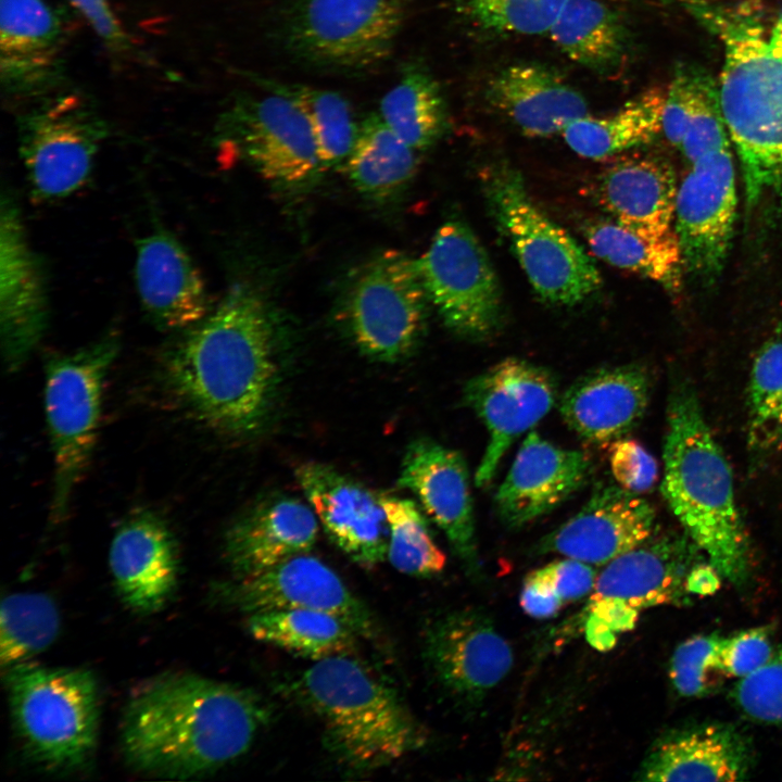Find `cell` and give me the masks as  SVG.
I'll return each instance as SVG.
<instances>
[{"instance_id": "1", "label": "cell", "mask_w": 782, "mask_h": 782, "mask_svg": "<svg viewBox=\"0 0 782 782\" xmlns=\"http://www.w3.org/2000/svg\"><path fill=\"white\" fill-rule=\"evenodd\" d=\"M162 369L168 389L202 424L231 437L255 433L279 381L278 332L267 303L250 285L235 283L179 332Z\"/></svg>"}, {"instance_id": "2", "label": "cell", "mask_w": 782, "mask_h": 782, "mask_svg": "<svg viewBox=\"0 0 782 782\" xmlns=\"http://www.w3.org/2000/svg\"><path fill=\"white\" fill-rule=\"evenodd\" d=\"M273 715L272 705L251 689L193 673H166L139 686L127 701L121 747L137 771L201 777L244 755Z\"/></svg>"}, {"instance_id": "3", "label": "cell", "mask_w": 782, "mask_h": 782, "mask_svg": "<svg viewBox=\"0 0 782 782\" xmlns=\"http://www.w3.org/2000/svg\"><path fill=\"white\" fill-rule=\"evenodd\" d=\"M685 7L723 47L719 104L746 202L782 197V10L770 17L749 2L685 0Z\"/></svg>"}, {"instance_id": "4", "label": "cell", "mask_w": 782, "mask_h": 782, "mask_svg": "<svg viewBox=\"0 0 782 782\" xmlns=\"http://www.w3.org/2000/svg\"><path fill=\"white\" fill-rule=\"evenodd\" d=\"M661 491L707 562L730 582H745L749 545L732 470L695 391L684 381L676 382L669 394Z\"/></svg>"}, {"instance_id": "5", "label": "cell", "mask_w": 782, "mask_h": 782, "mask_svg": "<svg viewBox=\"0 0 782 782\" xmlns=\"http://www.w3.org/2000/svg\"><path fill=\"white\" fill-rule=\"evenodd\" d=\"M288 690L320 721L326 748L348 769L373 771L427 744L396 691L352 655L314 661Z\"/></svg>"}, {"instance_id": "6", "label": "cell", "mask_w": 782, "mask_h": 782, "mask_svg": "<svg viewBox=\"0 0 782 782\" xmlns=\"http://www.w3.org/2000/svg\"><path fill=\"white\" fill-rule=\"evenodd\" d=\"M4 671L13 728L26 756L51 772L86 767L94 755L100 720L93 673L33 661Z\"/></svg>"}, {"instance_id": "7", "label": "cell", "mask_w": 782, "mask_h": 782, "mask_svg": "<svg viewBox=\"0 0 782 782\" xmlns=\"http://www.w3.org/2000/svg\"><path fill=\"white\" fill-rule=\"evenodd\" d=\"M481 182L497 229L544 301L571 306L600 290L593 258L534 203L518 169L504 162L490 165Z\"/></svg>"}, {"instance_id": "8", "label": "cell", "mask_w": 782, "mask_h": 782, "mask_svg": "<svg viewBox=\"0 0 782 782\" xmlns=\"http://www.w3.org/2000/svg\"><path fill=\"white\" fill-rule=\"evenodd\" d=\"M119 351V338L101 339L46 362L45 411L53 453L50 514L61 521L97 443L104 381Z\"/></svg>"}, {"instance_id": "9", "label": "cell", "mask_w": 782, "mask_h": 782, "mask_svg": "<svg viewBox=\"0 0 782 782\" xmlns=\"http://www.w3.org/2000/svg\"><path fill=\"white\" fill-rule=\"evenodd\" d=\"M406 11L407 0H291L278 37L298 61L356 73L390 56Z\"/></svg>"}, {"instance_id": "10", "label": "cell", "mask_w": 782, "mask_h": 782, "mask_svg": "<svg viewBox=\"0 0 782 782\" xmlns=\"http://www.w3.org/2000/svg\"><path fill=\"white\" fill-rule=\"evenodd\" d=\"M428 302L416 260L399 250H386L356 270L342 298L339 318L364 355L393 363L417 346Z\"/></svg>"}, {"instance_id": "11", "label": "cell", "mask_w": 782, "mask_h": 782, "mask_svg": "<svg viewBox=\"0 0 782 782\" xmlns=\"http://www.w3.org/2000/svg\"><path fill=\"white\" fill-rule=\"evenodd\" d=\"M686 556L684 541L655 531L604 565L582 613L586 642L609 651L635 627L643 610L681 600L688 593Z\"/></svg>"}, {"instance_id": "12", "label": "cell", "mask_w": 782, "mask_h": 782, "mask_svg": "<svg viewBox=\"0 0 782 782\" xmlns=\"http://www.w3.org/2000/svg\"><path fill=\"white\" fill-rule=\"evenodd\" d=\"M416 262L429 302L449 329L478 341L499 329L500 283L485 250L466 224L444 223Z\"/></svg>"}, {"instance_id": "13", "label": "cell", "mask_w": 782, "mask_h": 782, "mask_svg": "<svg viewBox=\"0 0 782 782\" xmlns=\"http://www.w3.org/2000/svg\"><path fill=\"white\" fill-rule=\"evenodd\" d=\"M106 131L76 93L54 97L27 112L18 123V151L33 198L58 200L81 188Z\"/></svg>"}, {"instance_id": "14", "label": "cell", "mask_w": 782, "mask_h": 782, "mask_svg": "<svg viewBox=\"0 0 782 782\" xmlns=\"http://www.w3.org/2000/svg\"><path fill=\"white\" fill-rule=\"evenodd\" d=\"M307 553L252 575L218 582L215 597L223 606L247 616L293 608L328 613L341 619L360 638H375L378 628L368 607L335 570Z\"/></svg>"}, {"instance_id": "15", "label": "cell", "mask_w": 782, "mask_h": 782, "mask_svg": "<svg viewBox=\"0 0 782 782\" xmlns=\"http://www.w3.org/2000/svg\"><path fill=\"white\" fill-rule=\"evenodd\" d=\"M556 398L553 373L517 357L504 358L466 382L463 399L489 434L475 474L477 487L490 484L512 443L552 409Z\"/></svg>"}, {"instance_id": "16", "label": "cell", "mask_w": 782, "mask_h": 782, "mask_svg": "<svg viewBox=\"0 0 782 782\" xmlns=\"http://www.w3.org/2000/svg\"><path fill=\"white\" fill-rule=\"evenodd\" d=\"M424 654L437 683L469 709L481 706L514 665L509 642L478 608L436 618L426 629Z\"/></svg>"}, {"instance_id": "17", "label": "cell", "mask_w": 782, "mask_h": 782, "mask_svg": "<svg viewBox=\"0 0 782 782\" xmlns=\"http://www.w3.org/2000/svg\"><path fill=\"white\" fill-rule=\"evenodd\" d=\"M691 165L678 186L673 229L684 272L712 281L723 268L733 237L735 169L730 148Z\"/></svg>"}, {"instance_id": "18", "label": "cell", "mask_w": 782, "mask_h": 782, "mask_svg": "<svg viewBox=\"0 0 782 782\" xmlns=\"http://www.w3.org/2000/svg\"><path fill=\"white\" fill-rule=\"evenodd\" d=\"M226 124L229 141L272 182L298 187L324 169L308 122L282 96L266 91L262 97L243 98Z\"/></svg>"}, {"instance_id": "19", "label": "cell", "mask_w": 782, "mask_h": 782, "mask_svg": "<svg viewBox=\"0 0 782 782\" xmlns=\"http://www.w3.org/2000/svg\"><path fill=\"white\" fill-rule=\"evenodd\" d=\"M43 270L10 194L0 205V340L8 371L18 370L41 341L48 325Z\"/></svg>"}, {"instance_id": "20", "label": "cell", "mask_w": 782, "mask_h": 782, "mask_svg": "<svg viewBox=\"0 0 782 782\" xmlns=\"http://www.w3.org/2000/svg\"><path fill=\"white\" fill-rule=\"evenodd\" d=\"M398 485L417 496L466 572L480 580L470 476L463 455L433 439L417 438L405 450Z\"/></svg>"}, {"instance_id": "21", "label": "cell", "mask_w": 782, "mask_h": 782, "mask_svg": "<svg viewBox=\"0 0 782 782\" xmlns=\"http://www.w3.org/2000/svg\"><path fill=\"white\" fill-rule=\"evenodd\" d=\"M295 477L318 522L348 557L366 568L387 559L389 527L380 493L317 462L300 465Z\"/></svg>"}, {"instance_id": "22", "label": "cell", "mask_w": 782, "mask_h": 782, "mask_svg": "<svg viewBox=\"0 0 782 782\" xmlns=\"http://www.w3.org/2000/svg\"><path fill=\"white\" fill-rule=\"evenodd\" d=\"M656 514L640 494L598 482L584 505L542 539L539 551L603 567L655 533Z\"/></svg>"}, {"instance_id": "23", "label": "cell", "mask_w": 782, "mask_h": 782, "mask_svg": "<svg viewBox=\"0 0 782 782\" xmlns=\"http://www.w3.org/2000/svg\"><path fill=\"white\" fill-rule=\"evenodd\" d=\"M593 462L530 431L500 484L494 505L504 526L517 529L548 514L589 481Z\"/></svg>"}, {"instance_id": "24", "label": "cell", "mask_w": 782, "mask_h": 782, "mask_svg": "<svg viewBox=\"0 0 782 782\" xmlns=\"http://www.w3.org/2000/svg\"><path fill=\"white\" fill-rule=\"evenodd\" d=\"M109 566L124 604L139 614H154L173 597L178 583L176 540L166 522L151 510L130 515L116 530Z\"/></svg>"}, {"instance_id": "25", "label": "cell", "mask_w": 782, "mask_h": 782, "mask_svg": "<svg viewBox=\"0 0 782 782\" xmlns=\"http://www.w3.org/2000/svg\"><path fill=\"white\" fill-rule=\"evenodd\" d=\"M134 274L141 306L161 330L180 332L211 311L199 269L166 230L156 229L137 241Z\"/></svg>"}, {"instance_id": "26", "label": "cell", "mask_w": 782, "mask_h": 782, "mask_svg": "<svg viewBox=\"0 0 782 782\" xmlns=\"http://www.w3.org/2000/svg\"><path fill=\"white\" fill-rule=\"evenodd\" d=\"M65 28L45 0H0V77L11 94L43 92L60 78Z\"/></svg>"}, {"instance_id": "27", "label": "cell", "mask_w": 782, "mask_h": 782, "mask_svg": "<svg viewBox=\"0 0 782 782\" xmlns=\"http://www.w3.org/2000/svg\"><path fill=\"white\" fill-rule=\"evenodd\" d=\"M651 386V375L643 366L598 368L568 387L560 396L559 413L583 441L609 445L641 420Z\"/></svg>"}, {"instance_id": "28", "label": "cell", "mask_w": 782, "mask_h": 782, "mask_svg": "<svg viewBox=\"0 0 782 782\" xmlns=\"http://www.w3.org/2000/svg\"><path fill=\"white\" fill-rule=\"evenodd\" d=\"M317 534L318 519L311 506L291 496H274L254 505L227 529L224 556L231 577H243L307 553Z\"/></svg>"}, {"instance_id": "29", "label": "cell", "mask_w": 782, "mask_h": 782, "mask_svg": "<svg viewBox=\"0 0 782 782\" xmlns=\"http://www.w3.org/2000/svg\"><path fill=\"white\" fill-rule=\"evenodd\" d=\"M677 191L671 165L640 154L618 157L593 186L595 201L615 222L653 237L674 231Z\"/></svg>"}, {"instance_id": "30", "label": "cell", "mask_w": 782, "mask_h": 782, "mask_svg": "<svg viewBox=\"0 0 782 782\" xmlns=\"http://www.w3.org/2000/svg\"><path fill=\"white\" fill-rule=\"evenodd\" d=\"M489 102L531 137H547L588 115L583 96L554 70L537 63L509 65L488 83Z\"/></svg>"}, {"instance_id": "31", "label": "cell", "mask_w": 782, "mask_h": 782, "mask_svg": "<svg viewBox=\"0 0 782 782\" xmlns=\"http://www.w3.org/2000/svg\"><path fill=\"white\" fill-rule=\"evenodd\" d=\"M751 748L735 730L709 724L660 739L645 757L638 780L736 781L747 777Z\"/></svg>"}, {"instance_id": "32", "label": "cell", "mask_w": 782, "mask_h": 782, "mask_svg": "<svg viewBox=\"0 0 782 782\" xmlns=\"http://www.w3.org/2000/svg\"><path fill=\"white\" fill-rule=\"evenodd\" d=\"M547 33L569 59L597 74L615 73L626 59L628 30L616 0H566Z\"/></svg>"}, {"instance_id": "33", "label": "cell", "mask_w": 782, "mask_h": 782, "mask_svg": "<svg viewBox=\"0 0 782 782\" xmlns=\"http://www.w3.org/2000/svg\"><path fill=\"white\" fill-rule=\"evenodd\" d=\"M666 97L667 88H649L615 113L601 117L585 115L570 123L562 134L580 156L602 160L618 155L663 134Z\"/></svg>"}, {"instance_id": "34", "label": "cell", "mask_w": 782, "mask_h": 782, "mask_svg": "<svg viewBox=\"0 0 782 782\" xmlns=\"http://www.w3.org/2000/svg\"><path fill=\"white\" fill-rule=\"evenodd\" d=\"M583 234L596 257L651 279L671 294L680 291L684 266L674 231L653 237L614 219H595L584 224Z\"/></svg>"}, {"instance_id": "35", "label": "cell", "mask_w": 782, "mask_h": 782, "mask_svg": "<svg viewBox=\"0 0 782 782\" xmlns=\"http://www.w3.org/2000/svg\"><path fill=\"white\" fill-rule=\"evenodd\" d=\"M250 634L314 661L353 655L360 638L336 616L312 609H276L247 616Z\"/></svg>"}, {"instance_id": "36", "label": "cell", "mask_w": 782, "mask_h": 782, "mask_svg": "<svg viewBox=\"0 0 782 782\" xmlns=\"http://www.w3.org/2000/svg\"><path fill=\"white\" fill-rule=\"evenodd\" d=\"M417 152L374 114L360 124L345 168L361 192L384 199L402 190L414 177Z\"/></svg>"}, {"instance_id": "37", "label": "cell", "mask_w": 782, "mask_h": 782, "mask_svg": "<svg viewBox=\"0 0 782 782\" xmlns=\"http://www.w3.org/2000/svg\"><path fill=\"white\" fill-rule=\"evenodd\" d=\"M265 91L282 96L294 103L308 122L324 169L345 167L357 138L348 100L338 92L304 84L256 77Z\"/></svg>"}, {"instance_id": "38", "label": "cell", "mask_w": 782, "mask_h": 782, "mask_svg": "<svg viewBox=\"0 0 782 782\" xmlns=\"http://www.w3.org/2000/svg\"><path fill=\"white\" fill-rule=\"evenodd\" d=\"M378 115L416 151L431 147L446 125L441 89L434 78L417 65H408L382 97Z\"/></svg>"}, {"instance_id": "39", "label": "cell", "mask_w": 782, "mask_h": 782, "mask_svg": "<svg viewBox=\"0 0 782 782\" xmlns=\"http://www.w3.org/2000/svg\"><path fill=\"white\" fill-rule=\"evenodd\" d=\"M747 445L756 457L782 449V320L759 349L752 366Z\"/></svg>"}, {"instance_id": "40", "label": "cell", "mask_w": 782, "mask_h": 782, "mask_svg": "<svg viewBox=\"0 0 782 782\" xmlns=\"http://www.w3.org/2000/svg\"><path fill=\"white\" fill-rule=\"evenodd\" d=\"M59 630L60 614L47 594L18 592L5 596L0 609L2 669L30 661L54 642Z\"/></svg>"}, {"instance_id": "41", "label": "cell", "mask_w": 782, "mask_h": 782, "mask_svg": "<svg viewBox=\"0 0 782 782\" xmlns=\"http://www.w3.org/2000/svg\"><path fill=\"white\" fill-rule=\"evenodd\" d=\"M389 527L387 559L400 572L426 578L440 573L445 554L433 540L427 518L411 499L380 493Z\"/></svg>"}, {"instance_id": "42", "label": "cell", "mask_w": 782, "mask_h": 782, "mask_svg": "<svg viewBox=\"0 0 782 782\" xmlns=\"http://www.w3.org/2000/svg\"><path fill=\"white\" fill-rule=\"evenodd\" d=\"M596 577L594 566L570 557L555 559L526 576L520 606L533 618L554 617L565 606L588 597Z\"/></svg>"}, {"instance_id": "43", "label": "cell", "mask_w": 782, "mask_h": 782, "mask_svg": "<svg viewBox=\"0 0 782 782\" xmlns=\"http://www.w3.org/2000/svg\"><path fill=\"white\" fill-rule=\"evenodd\" d=\"M459 14L477 29L502 36L547 33L566 0H454Z\"/></svg>"}, {"instance_id": "44", "label": "cell", "mask_w": 782, "mask_h": 782, "mask_svg": "<svg viewBox=\"0 0 782 782\" xmlns=\"http://www.w3.org/2000/svg\"><path fill=\"white\" fill-rule=\"evenodd\" d=\"M724 642L726 638L718 634H701L677 646L669 677L680 695L705 696L729 678L722 658Z\"/></svg>"}, {"instance_id": "45", "label": "cell", "mask_w": 782, "mask_h": 782, "mask_svg": "<svg viewBox=\"0 0 782 782\" xmlns=\"http://www.w3.org/2000/svg\"><path fill=\"white\" fill-rule=\"evenodd\" d=\"M733 696L749 718L782 726V645L761 668L740 679Z\"/></svg>"}, {"instance_id": "46", "label": "cell", "mask_w": 782, "mask_h": 782, "mask_svg": "<svg viewBox=\"0 0 782 782\" xmlns=\"http://www.w3.org/2000/svg\"><path fill=\"white\" fill-rule=\"evenodd\" d=\"M609 465L617 483L638 494L651 490L658 477L656 459L638 441L625 437L609 444Z\"/></svg>"}, {"instance_id": "47", "label": "cell", "mask_w": 782, "mask_h": 782, "mask_svg": "<svg viewBox=\"0 0 782 782\" xmlns=\"http://www.w3.org/2000/svg\"><path fill=\"white\" fill-rule=\"evenodd\" d=\"M774 647L766 628H753L726 638L723 664L729 678L743 679L761 668Z\"/></svg>"}, {"instance_id": "48", "label": "cell", "mask_w": 782, "mask_h": 782, "mask_svg": "<svg viewBox=\"0 0 782 782\" xmlns=\"http://www.w3.org/2000/svg\"><path fill=\"white\" fill-rule=\"evenodd\" d=\"M70 2L109 47L117 51L128 47V37L112 11L109 0H70Z\"/></svg>"}, {"instance_id": "49", "label": "cell", "mask_w": 782, "mask_h": 782, "mask_svg": "<svg viewBox=\"0 0 782 782\" xmlns=\"http://www.w3.org/2000/svg\"><path fill=\"white\" fill-rule=\"evenodd\" d=\"M721 578V575L711 564H697L686 575V592L696 595L712 594L719 589Z\"/></svg>"}]
</instances>
